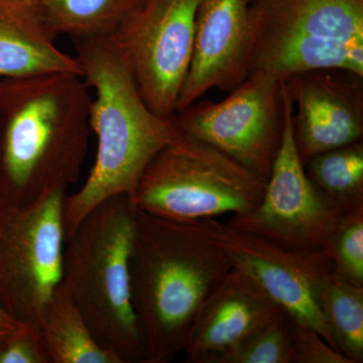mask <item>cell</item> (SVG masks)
I'll return each mask as SVG.
<instances>
[{"mask_svg": "<svg viewBox=\"0 0 363 363\" xmlns=\"http://www.w3.org/2000/svg\"><path fill=\"white\" fill-rule=\"evenodd\" d=\"M233 267L203 220L138 210L130 288L145 363H169L183 352L196 317Z\"/></svg>", "mask_w": 363, "mask_h": 363, "instance_id": "6da1fadb", "label": "cell"}, {"mask_svg": "<svg viewBox=\"0 0 363 363\" xmlns=\"http://www.w3.org/2000/svg\"><path fill=\"white\" fill-rule=\"evenodd\" d=\"M82 76L0 80V200L28 207L66 192L80 177L89 124Z\"/></svg>", "mask_w": 363, "mask_h": 363, "instance_id": "7a4b0ae2", "label": "cell"}, {"mask_svg": "<svg viewBox=\"0 0 363 363\" xmlns=\"http://www.w3.org/2000/svg\"><path fill=\"white\" fill-rule=\"evenodd\" d=\"M76 59L92 90L90 130L96 155L82 187L63 202L66 238L93 208L117 195H133L150 162L179 135L175 116L150 111L111 38L74 42Z\"/></svg>", "mask_w": 363, "mask_h": 363, "instance_id": "3957f363", "label": "cell"}, {"mask_svg": "<svg viewBox=\"0 0 363 363\" xmlns=\"http://www.w3.org/2000/svg\"><path fill=\"white\" fill-rule=\"evenodd\" d=\"M136 212L130 196L108 198L86 215L64 247L62 281L98 344L121 363H145L130 288Z\"/></svg>", "mask_w": 363, "mask_h": 363, "instance_id": "277c9868", "label": "cell"}, {"mask_svg": "<svg viewBox=\"0 0 363 363\" xmlns=\"http://www.w3.org/2000/svg\"><path fill=\"white\" fill-rule=\"evenodd\" d=\"M248 16L250 73L281 82L315 69L363 76V0H250Z\"/></svg>", "mask_w": 363, "mask_h": 363, "instance_id": "5b68a950", "label": "cell"}, {"mask_svg": "<svg viewBox=\"0 0 363 363\" xmlns=\"http://www.w3.org/2000/svg\"><path fill=\"white\" fill-rule=\"evenodd\" d=\"M267 183L221 150L180 131L150 162L133 202L157 216L204 220L252 211Z\"/></svg>", "mask_w": 363, "mask_h": 363, "instance_id": "8992f818", "label": "cell"}, {"mask_svg": "<svg viewBox=\"0 0 363 363\" xmlns=\"http://www.w3.org/2000/svg\"><path fill=\"white\" fill-rule=\"evenodd\" d=\"M65 195L55 192L28 207L0 200V305L16 321L39 326L63 278Z\"/></svg>", "mask_w": 363, "mask_h": 363, "instance_id": "52a82bcc", "label": "cell"}, {"mask_svg": "<svg viewBox=\"0 0 363 363\" xmlns=\"http://www.w3.org/2000/svg\"><path fill=\"white\" fill-rule=\"evenodd\" d=\"M229 93L220 102L198 100L177 112V126L267 180L285 130V82L255 71Z\"/></svg>", "mask_w": 363, "mask_h": 363, "instance_id": "ba28073f", "label": "cell"}, {"mask_svg": "<svg viewBox=\"0 0 363 363\" xmlns=\"http://www.w3.org/2000/svg\"><path fill=\"white\" fill-rule=\"evenodd\" d=\"M292 116L289 96L283 140L262 201L247 213L233 215L227 223L292 252L331 253L332 243L350 215L308 178L296 147Z\"/></svg>", "mask_w": 363, "mask_h": 363, "instance_id": "9c48e42d", "label": "cell"}, {"mask_svg": "<svg viewBox=\"0 0 363 363\" xmlns=\"http://www.w3.org/2000/svg\"><path fill=\"white\" fill-rule=\"evenodd\" d=\"M199 0H140L113 33L116 45L150 111L169 118L194 45Z\"/></svg>", "mask_w": 363, "mask_h": 363, "instance_id": "30bf717a", "label": "cell"}, {"mask_svg": "<svg viewBox=\"0 0 363 363\" xmlns=\"http://www.w3.org/2000/svg\"><path fill=\"white\" fill-rule=\"evenodd\" d=\"M203 222L234 267L250 274L292 319L314 329L338 350L319 304L322 281L335 269L330 252H292L227 222L216 218Z\"/></svg>", "mask_w": 363, "mask_h": 363, "instance_id": "8fae6325", "label": "cell"}, {"mask_svg": "<svg viewBox=\"0 0 363 363\" xmlns=\"http://www.w3.org/2000/svg\"><path fill=\"white\" fill-rule=\"evenodd\" d=\"M303 162L363 138V76L342 69L301 72L285 82Z\"/></svg>", "mask_w": 363, "mask_h": 363, "instance_id": "7c38bea8", "label": "cell"}, {"mask_svg": "<svg viewBox=\"0 0 363 363\" xmlns=\"http://www.w3.org/2000/svg\"><path fill=\"white\" fill-rule=\"evenodd\" d=\"M250 0H199L192 58L177 111L216 88L231 92L250 73Z\"/></svg>", "mask_w": 363, "mask_h": 363, "instance_id": "4fadbf2b", "label": "cell"}, {"mask_svg": "<svg viewBox=\"0 0 363 363\" xmlns=\"http://www.w3.org/2000/svg\"><path fill=\"white\" fill-rule=\"evenodd\" d=\"M283 311L250 274L233 267L196 317L183 351L185 362L224 363L248 336Z\"/></svg>", "mask_w": 363, "mask_h": 363, "instance_id": "5bb4252c", "label": "cell"}, {"mask_svg": "<svg viewBox=\"0 0 363 363\" xmlns=\"http://www.w3.org/2000/svg\"><path fill=\"white\" fill-rule=\"evenodd\" d=\"M38 1L0 0V78L83 72L76 57L62 51Z\"/></svg>", "mask_w": 363, "mask_h": 363, "instance_id": "9a60e30c", "label": "cell"}, {"mask_svg": "<svg viewBox=\"0 0 363 363\" xmlns=\"http://www.w3.org/2000/svg\"><path fill=\"white\" fill-rule=\"evenodd\" d=\"M39 328L51 363H121L98 344L63 281L45 305Z\"/></svg>", "mask_w": 363, "mask_h": 363, "instance_id": "2e32d148", "label": "cell"}, {"mask_svg": "<svg viewBox=\"0 0 363 363\" xmlns=\"http://www.w3.org/2000/svg\"><path fill=\"white\" fill-rule=\"evenodd\" d=\"M140 0H38L55 35L73 42L111 37Z\"/></svg>", "mask_w": 363, "mask_h": 363, "instance_id": "e0dca14e", "label": "cell"}, {"mask_svg": "<svg viewBox=\"0 0 363 363\" xmlns=\"http://www.w3.org/2000/svg\"><path fill=\"white\" fill-rule=\"evenodd\" d=\"M304 168L318 190L344 213L363 209L362 140L310 157Z\"/></svg>", "mask_w": 363, "mask_h": 363, "instance_id": "ac0fdd59", "label": "cell"}, {"mask_svg": "<svg viewBox=\"0 0 363 363\" xmlns=\"http://www.w3.org/2000/svg\"><path fill=\"white\" fill-rule=\"evenodd\" d=\"M319 304L336 346L351 363L363 362V286L335 269L322 281Z\"/></svg>", "mask_w": 363, "mask_h": 363, "instance_id": "d6986e66", "label": "cell"}, {"mask_svg": "<svg viewBox=\"0 0 363 363\" xmlns=\"http://www.w3.org/2000/svg\"><path fill=\"white\" fill-rule=\"evenodd\" d=\"M292 318L283 311L248 336L224 363H293Z\"/></svg>", "mask_w": 363, "mask_h": 363, "instance_id": "ffe728a7", "label": "cell"}, {"mask_svg": "<svg viewBox=\"0 0 363 363\" xmlns=\"http://www.w3.org/2000/svg\"><path fill=\"white\" fill-rule=\"evenodd\" d=\"M331 255L339 274L363 286V209L345 219L332 243Z\"/></svg>", "mask_w": 363, "mask_h": 363, "instance_id": "44dd1931", "label": "cell"}, {"mask_svg": "<svg viewBox=\"0 0 363 363\" xmlns=\"http://www.w3.org/2000/svg\"><path fill=\"white\" fill-rule=\"evenodd\" d=\"M0 363H51L39 326L20 322L0 342Z\"/></svg>", "mask_w": 363, "mask_h": 363, "instance_id": "7402d4cb", "label": "cell"}, {"mask_svg": "<svg viewBox=\"0 0 363 363\" xmlns=\"http://www.w3.org/2000/svg\"><path fill=\"white\" fill-rule=\"evenodd\" d=\"M293 363H351L314 329L292 319Z\"/></svg>", "mask_w": 363, "mask_h": 363, "instance_id": "603a6c76", "label": "cell"}, {"mask_svg": "<svg viewBox=\"0 0 363 363\" xmlns=\"http://www.w3.org/2000/svg\"><path fill=\"white\" fill-rule=\"evenodd\" d=\"M20 322L11 317L0 305V342L18 326Z\"/></svg>", "mask_w": 363, "mask_h": 363, "instance_id": "cb8c5ba5", "label": "cell"}, {"mask_svg": "<svg viewBox=\"0 0 363 363\" xmlns=\"http://www.w3.org/2000/svg\"><path fill=\"white\" fill-rule=\"evenodd\" d=\"M30 1H38V0H30Z\"/></svg>", "mask_w": 363, "mask_h": 363, "instance_id": "d4e9b609", "label": "cell"}]
</instances>
